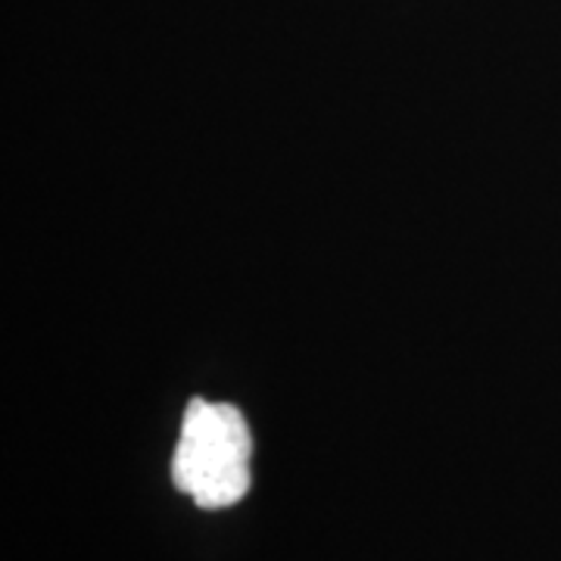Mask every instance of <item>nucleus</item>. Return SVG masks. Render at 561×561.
Segmentation results:
<instances>
[{
	"mask_svg": "<svg viewBox=\"0 0 561 561\" xmlns=\"http://www.w3.org/2000/svg\"><path fill=\"white\" fill-rule=\"evenodd\" d=\"M250 427L234 405L194 400L184 409L172 478L201 508H225L250 490Z\"/></svg>",
	"mask_w": 561,
	"mask_h": 561,
	"instance_id": "f257e3e1",
	"label": "nucleus"
}]
</instances>
